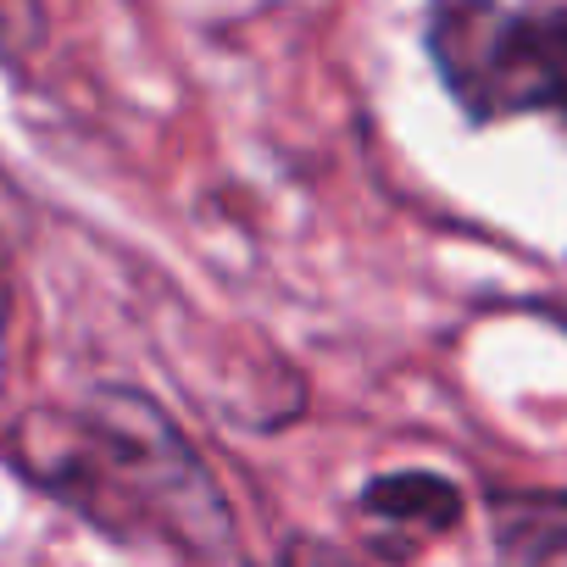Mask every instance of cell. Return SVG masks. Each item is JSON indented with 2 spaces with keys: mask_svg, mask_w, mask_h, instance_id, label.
Here are the masks:
<instances>
[{
  "mask_svg": "<svg viewBox=\"0 0 567 567\" xmlns=\"http://www.w3.org/2000/svg\"><path fill=\"white\" fill-rule=\"evenodd\" d=\"M462 489L456 478L434 473V467H401V473H379L362 489V512L373 517V528H395V534H451L462 523Z\"/></svg>",
  "mask_w": 567,
  "mask_h": 567,
  "instance_id": "cell-4",
  "label": "cell"
},
{
  "mask_svg": "<svg viewBox=\"0 0 567 567\" xmlns=\"http://www.w3.org/2000/svg\"><path fill=\"white\" fill-rule=\"evenodd\" d=\"M7 451L34 489L117 539H162L189 556L234 550V523L212 473L140 390L34 406L12 423Z\"/></svg>",
  "mask_w": 567,
  "mask_h": 567,
  "instance_id": "cell-1",
  "label": "cell"
},
{
  "mask_svg": "<svg viewBox=\"0 0 567 567\" xmlns=\"http://www.w3.org/2000/svg\"><path fill=\"white\" fill-rule=\"evenodd\" d=\"M284 567H351V561L323 539H290L284 545Z\"/></svg>",
  "mask_w": 567,
  "mask_h": 567,
  "instance_id": "cell-5",
  "label": "cell"
},
{
  "mask_svg": "<svg viewBox=\"0 0 567 567\" xmlns=\"http://www.w3.org/2000/svg\"><path fill=\"white\" fill-rule=\"evenodd\" d=\"M489 528L501 567H567V489H495Z\"/></svg>",
  "mask_w": 567,
  "mask_h": 567,
  "instance_id": "cell-3",
  "label": "cell"
},
{
  "mask_svg": "<svg viewBox=\"0 0 567 567\" xmlns=\"http://www.w3.org/2000/svg\"><path fill=\"white\" fill-rule=\"evenodd\" d=\"M423 45L473 123L561 117L567 123V7L517 0H429Z\"/></svg>",
  "mask_w": 567,
  "mask_h": 567,
  "instance_id": "cell-2",
  "label": "cell"
}]
</instances>
